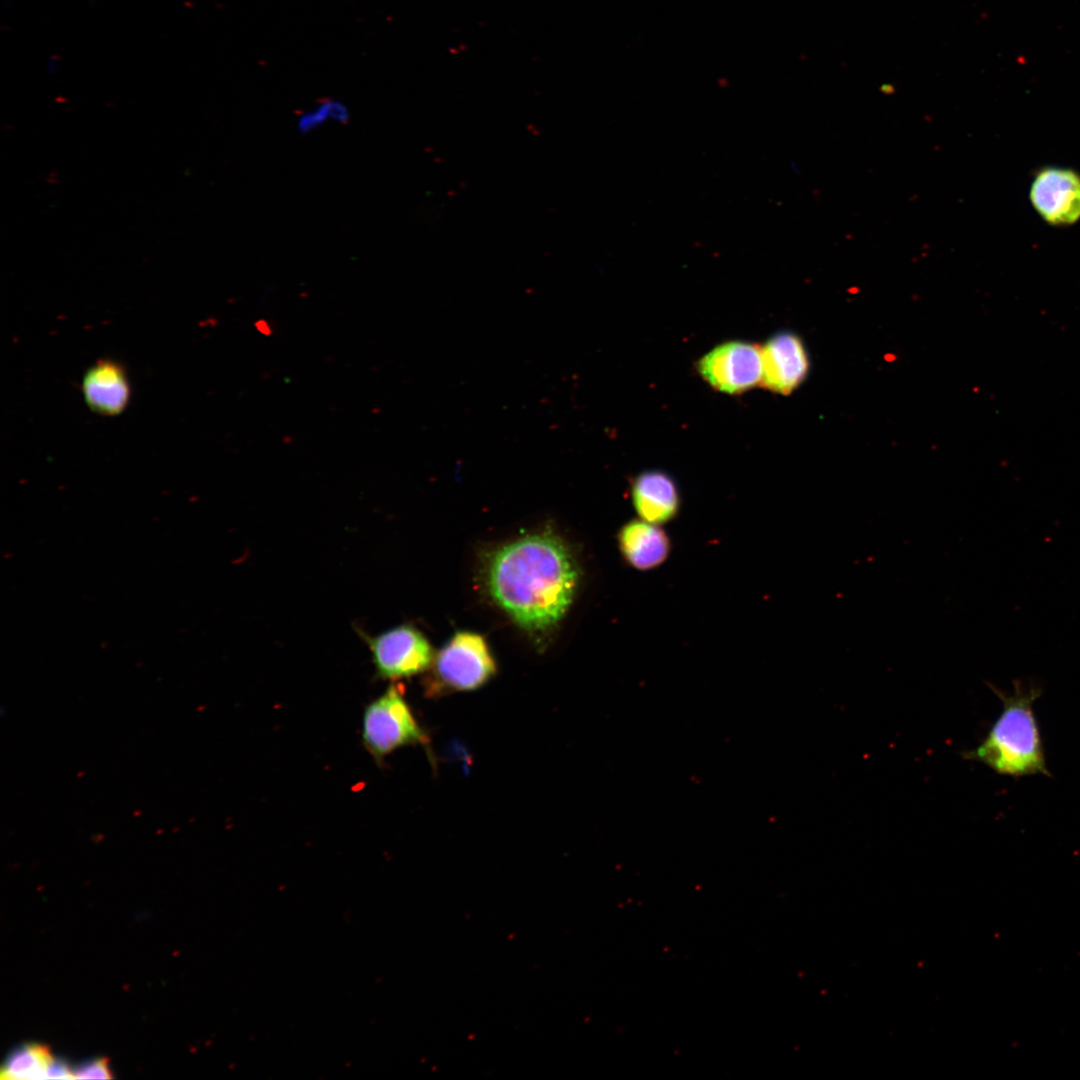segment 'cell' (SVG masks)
Instances as JSON below:
<instances>
[{"instance_id":"10","label":"cell","mask_w":1080,"mask_h":1080,"mask_svg":"<svg viewBox=\"0 0 1080 1080\" xmlns=\"http://www.w3.org/2000/svg\"><path fill=\"white\" fill-rule=\"evenodd\" d=\"M616 540L624 562L641 572L663 565L672 549L671 539L661 526L639 518L625 522Z\"/></svg>"},{"instance_id":"14","label":"cell","mask_w":1080,"mask_h":1080,"mask_svg":"<svg viewBox=\"0 0 1080 1080\" xmlns=\"http://www.w3.org/2000/svg\"><path fill=\"white\" fill-rule=\"evenodd\" d=\"M74 1079H111L113 1077L109 1061L101 1057L89 1060L73 1069Z\"/></svg>"},{"instance_id":"9","label":"cell","mask_w":1080,"mask_h":1080,"mask_svg":"<svg viewBox=\"0 0 1080 1080\" xmlns=\"http://www.w3.org/2000/svg\"><path fill=\"white\" fill-rule=\"evenodd\" d=\"M630 499L637 518L659 526L676 519L682 505L676 481L657 469L643 471L633 478Z\"/></svg>"},{"instance_id":"6","label":"cell","mask_w":1080,"mask_h":1080,"mask_svg":"<svg viewBox=\"0 0 1080 1080\" xmlns=\"http://www.w3.org/2000/svg\"><path fill=\"white\" fill-rule=\"evenodd\" d=\"M697 370L714 389L727 394L743 393L761 383V347L738 340L722 343L698 361Z\"/></svg>"},{"instance_id":"1","label":"cell","mask_w":1080,"mask_h":1080,"mask_svg":"<svg viewBox=\"0 0 1080 1080\" xmlns=\"http://www.w3.org/2000/svg\"><path fill=\"white\" fill-rule=\"evenodd\" d=\"M493 601L522 629L552 631L572 605L581 570L574 553L551 531L517 538L498 547L485 563Z\"/></svg>"},{"instance_id":"12","label":"cell","mask_w":1080,"mask_h":1080,"mask_svg":"<svg viewBox=\"0 0 1080 1080\" xmlns=\"http://www.w3.org/2000/svg\"><path fill=\"white\" fill-rule=\"evenodd\" d=\"M54 1056L48 1046L25 1043L12 1050L0 1069V1078L7 1080L46 1079Z\"/></svg>"},{"instance_id":"15","label":"cell","mask_w":1080,"mask_h":1080,"mask_svg":"<svg viewBox=\"0 0 1080 1080\" xmlns=\"http://www.w3.org/2000/svg\"><path fill=\"white\" fill-rule=\"evenodd\" d=\"M46 1079H74L73 1069L64 1060L53 1058L47 1068Z\"/></svg>"},{"instance_id":"5","label":"cell","mask_w":1080,"mask_h":1080,"mask_svg":"<svg viewBox=\"0 0 1080 1080\" xmlns=\"http://www.w3.org/2000/svg\"><path fill=\"white\" fill-rule=\"evenodd\" d=\"M377 675L399 680L428 670L435 653L428 639L411 625H400L368 637Z\"/></svg>"},{"instance_id":"2","label":"cell","mask_w":1080,"mask_h":1080,"mask_svg":"<svg viewBox=\"0 0 1080 1080\" xmlns=\"http://www.w3.org/2000/svg\"><path fill=\"white\" fill-rule=\"evenodd\" d=\"M1003 710L983 742L966 754L1002 775L1051 776L1044 754L1033 704L1040 697L1038 687L1015 682L1013 694L997 692Z\"/></svg>"},{"instance_id":"13","label":"cell","mask_w":1080,"mask_h":1080,"mask_svg":"<svg viewBox=\"0 0 1080 1080\" xmlns=\"http://www.w3.org/2000/svg\"><path fill=\"white\" fill-rule=\"evenodd\" d=\"M328 118L335 121L344 122L348 118V111L345 105L336 100H327L320 103L318 106L310 111H307L299 119V127L303 131L310 130L323 122Z\"/></svg>"},{"instance_id":"8","label":"cell","mask_w":1080,"mask_h":1080,"mask_svg":"<svg viewBox=\"0 0 1080 1080\" xmlns=\"http://www.w3.org/2000/svg\"><path fill=\"white\" fill-rule=\"evenodd\" d=\"M762 380L768 390L788 394L805 379L809 363L806 350L796 335L780 332L761 347Z\"/></svg>"},{"instance_id":"4","label":"cell","mask_w":1080,"mask_h":1080,"mask_svg":"<svg viewBox=\"0 0 1080 1080\" xmlns=\"http://www.w3.org/2000/svg\"><path fill=\"white\" fill-rule=\"evenodd\" d=\"M404 696L401 684H391L364 710L362 743L377 762L401 747L429 741Z\"/></svg>"},{"instance_id":"7","label":"cell","mask_w":1080,"mask_h":1080,"mask_svg":"<svg viewBox=\"0 0 1080 1080\" xmlns=\"http://www.w3.org/2000/svg\"><path fill=\"white\" fill-rule=\"evenodd\" d=\"M1030 199L1049 224H1073L1080 219V175L1066 168L1042 169L1032 182Z\"/></svg>"},{"instance_id":"11","label":"cell","mask_w":1080,"mask_h":1080,"mask_svg":"<svg viewBox=\"0 0 1080 1080\" xmlns=\"http://www.w3.org/2000/svg\"><path fill=\"white\" fill-rule=\"evenodd\" d=\"M81 390L88 407L102 416L122 413L131 394L125 368L110 359L99 360L86 371Z\"/></svg>"},{"instance_id":"3","label":"cell","mask_w":1080,"mask_h":1080,"mask_svg":"<svg viewBox=\"0 0 1080 1080\" xmlns=\"http://www.w3.org/2000/svg\"><path fill=\"white\" fill-rule=\"evenodd\" d=\"M425 681L427 696L473 691L484 686L497 672L496 661L486 640L479 634L460 631L435 654Z\"/></svg>"}]
</instances>
